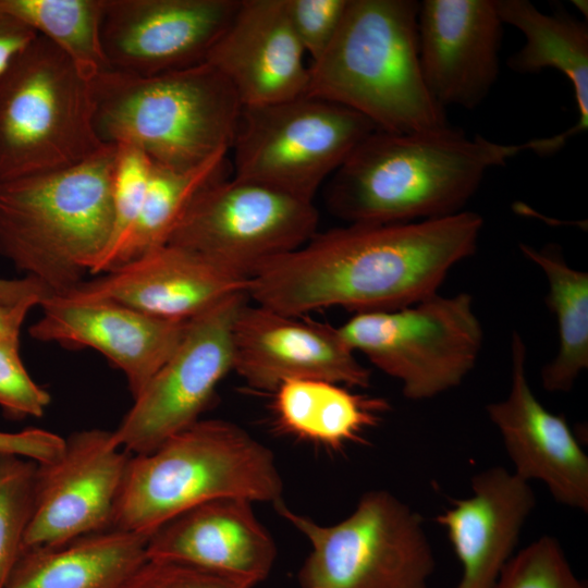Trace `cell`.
<instances>
[{"label":"cell","instance_id":"obj_34","mask_svg":"<svg viewBox=\"0 0 588 588\" xmlns=\"http://www.w3.org/2000/svg\"><path fill=\"white\" fill-rule=\"evenodd\" d=\"M122 588H253V586L188 564L147 559Z\"/></svg>","mask_w":588,"mask_h":588},{"label":"cell","instance_id":"obj_37","mask_svg":"<svg viewBox=\"0 0 588 588\" xmlns=\"http://www.w3.org/2000/svg\"><path fill=\"white\" fill-rule=\"evenodd\" d=\"M42 297H28L14 305L0 303V342H20V332L28 311L40 306Z\"/></svg>","mask_w":588,"mask_h":588},{"label":"cell","instance_id":"obj_16","mask_svg":"<svg viewBox=\"0 0 588 588\" xmlns=\"http://www.w3.org/2000/svg\"><path fill=\"white\" fill-rule=\"evenodd\" d=\"M503 23L494 0H424L417 16L421 73L433 99L473 110L500 74Z\"/></svg>","mask_w":588,"mask_h":588},{"label":"cell","instance_id":"obj_18","mask_svg":"<svg viewBox=\"0 0 588 588\" xmlns=\"http://www.w3.org/2000/svg\"><path fill=\"white\" fill-rule=\"evenodd\" d=\"M511 387L504 400L486 412L498 428L514 474L541 481L552 498L571 509L588 512V456L564 415L549 412L527 379V350L523 336H511Z\"/></svg>","mask_w":588,"mask_h":588},{"label":"cell","instance_id":"obj_22","mask_svg":"<svg viewBox=\"0 0 588 588\" xmlns=\"http://www.w3.org/2000/svg\"><path fill=\"white\" fill-rule=\"evenodd\" d=\"M470 487V497L452 500L436 520L462 565L454 588H493L514 555L536 495L529 482L501 466L474 475Z\"/></svg>","mask_w":588,"mask_h":588},{"label":"cell","instance_id":"obj_31","mask_svg":"<svg viewBox=\"0 0 588 588\" xmlns=\"http://www.w3.org/2000/svg\"><path fill=\"white\" fill-rule=\"evenodd\" d=\"M493 588H587L554 537L544 535L507 562Z\"/></svg>","mask_w":588,"mask_h":588},{"label":"cell","instance_id":"obj_27","mask_svg":"<svg viewBox=\"0 0 588 588\" xmlns=\"http://www.w3.org/2000/svg\"><path fill=\"white\" fill-rule=\"evenodd\" d=\"M229 152L220 150L189 169L152 162L140 211L111 269L166 245L198 194L212 182L231 175Z\"/></svg>","mask_w":588,"mask_h":588},{"label":"cell","instance_id":"obj_4","mask_svg":"<svg viewBox=\"0 0 588 588\" xmlns=\"http://www.w3.org/2000/svg\"><path fill=\"white\" fill-rule=\"evenodd\" d=\"M117 145L61 170L0 180V254L49 294L95 270L110 242Z\"/></svg>","mask_w":588,"mask_h":588},{"label":"cell","instance_id":"obj_13","mask_svg":"<svg viewBox=\"0 0 588 588\" xmlns=\"http://www.w3.org/2000/svg\"><path fill=\"white\" fill-rule=\"evenodd\" d=\"M131 455L112 431L86 429L64 439L54 460L37 463L23 551L111 529Z\"/></svg>","mask_w":588,"mask_h":588},{"label":"cell","instance_id":"obj_21","mask_svg":"<svg viewBox=\"0 0 588 588\" xmlns=\"http://www.w3.org/2000/svg\"><path fill=\"white\" fill-rule=\"evenodd\" d=\"M252 504L221 498L181 513L147 538V559L188 564L254 587L269 575L277 547Z\"/></svg>","mask_w":588,"mask_h":588},{"label":"cell","instance_id":"obj_6","mask_svg":"<svg viewBox=\"0 0 588 588\" xmlns=\"http://www.w3.org/2000/svg\"><path fill=\"white\" fill-rule=\"evenodd\" d=\"M90 84L103 144L133 146L174 169L196 167L232 146L243 105L208 62L147 76L108 70Z\"/></svg>","mask_w":588,"mask_h":588},{"label":"cell","instance_id":"obj_25","mask_svg":"<svg viewBox=\"0 0 588 588\" xmlns=\"http://www.w3.org/2000/svg\"><path fill=\"white\" fill-rule=\"evenodd\" d=\"M273 394L274 415L281 428L332 450L362 441L363 434L379 425L391 409L383 397L324 380H287Z\"/></svg>","mask_w":588,"mask_h":588},{"label":"cell","instance_id":"obj_29","mask_svg":"<svg viewBox=\"0 0 588 588\" xmlns=\"http://www.w3.org/2000/svg\"><path fill=\"white\" fill-rule=\"evenodd\" d=\"M36 468L32 460L0 455V588H4L23 553Z\"/></svg>","mask_w":588,"mask_h":588},{"label":"cell","instance_id":"obj_20","mask_svg":"<svg viewBox=\"0 0 588 588\" xmlns=\"http://www.w3.org/2000/svg\"><path fill=\"white\" fill-rule=\"evenodd\" d=\"M305 54L285 0H241L207 62L230 82L243 107H250L305 95Z\"/></svg>","mask_w":588,"mask_h":588},{"label":"cell","instance_id":"obj_10","mask_svg":"<svg viewBox=\"0 0 588 588\" xmlns=\"http://www.w3.org/2000/svg\"><path fill=\"white\" fill-rule=\"evenodd\" d=\"M344 342L399 380L412 401L458 387L474 369L483 330L468 293L434 294L414 305L354 314L336 327Z\"/></svg>","mask_w":588,"mask_h":588},{"label":"cell","instance_id":"obj_28","mask_svg":"<svg viewBox=\"0 0 588 588\" xmlns=\"http://www.w3.org/2000/svg\"><path fill=\"white\" fill-rule=\"evenodd\" d=\"M0 11L50 40L86 79L110 70L101 41L103 0H0Z\"/></svg>","mask_w":588,"mask_h":588},{"label":"cell","instance_id":"obj_36","mask_svg":"<svg viewBox=\"0 0 588 588\" xmlns=\"http://www.w3.org/2000/svg\"><path fill=\"white\" fill-rule=\"evenodd\" d=\"M36 36L26 24L0 11V73Z\"/></svg>","mask_w":588,"mask_h":588},{"label":"cell","instance_id":"obj_11","mask_svg":"<svg viewBox=\"0 0 588 588\" xmlns=\"http://www.w3.org/2000/svg\"><path fill=\"white\" fill-rule=\"evenodd\" d=\"M318 221L314 203L228 175L198 194L167 244L249 279L265 262L308 242Z\"/></svg>","mask_w":588,"mask_h":588},{"label":"cell","instance_id":"obj_2","mask_svg":"<svg viewBox=\"0 0 588 588\" xmlns=\"http://www.w3.org/2000/svg\"><path fill=\"white\" fill-rule=\"evenodd\" d=\"M542 139L501 144L452 126L432 132L373 131L330 176L326 203L348 223H403L464 210L486 173Z\"/></svg>","mask_w":588,"mask_h":588},{"label":"cell","instance_id":"obj_14","mask_svg":"<svg viewBox=\"0 0 588 588\" xmlns=\"http://www.w3.org/2000/svg\"><path fill=\"white\" fill-rule=\"evenodd\" d=\"M241 0H103L110 70L147 76L207 62Z\"/></svg>","mask_w":588,"mask_h":588},{"label":"cell","instance_id":"obj_19","mask_svg":"<svg viewBox=\"0 0 588 588\" xmlns=\"http://www.w3.org/2000/svg\"><path fill=\"white\" fill-rule=\"evenodd\" d=\"M247 285V278L207 257L166 244L58 295L112 301L155 317L189 320L246 293Z\"/></svg>","mask_w":588,"mask_h":588},{"label":"cell","instance_id":"obj_12","mask_svg":"<svg viewBox=\"0 0 588 588\" xmlns=\"http://www.w3.org/2000/svg\"><path fill=\"white\" fill-rule=\"evenodd\" d=\"M247 299L246 293L234 294L188 320L175 351L112 431L119 446L148 453L199 420L233 370L232 328Z\"/></svg>","mask_w":588,"mask_h":588},{"label":"cell","instance_id":"obj_35","mask_svg":"<svg viewBox=\"0 0 588 588\" xmlns=\"http://www.w3.org/2000/svg\"><path fill=\"white\" fill-rule=\"evenodd\" d=\"M63 445L64 438L44 429L0 431V455H15L36 463H47L60 455Z\"/></svg>","mask_w":588,"mask_h":588},{"label":"cell","instance_id":"obj_33","mask_svg":"<svg viewBox=\"0 0 588 588\" xmlns=\"http://www.w3.org/2000/svg\"><path fill=\"white\" fill-rule=\"evenodd\" d=\"M348 0H285L293 30L306 54L316 61L333 40Z\"/></svg>","mask_w":588,"mask_h":588},{"label":"cell","instance_id":"obj_9","mask_svg":"<svg viewBox=\"0 0 588 588\" xmlns=\"http://www.w3.org/2000/svg\"><path fill=\"white\" fill-rule=\"evenodd\" d=\"M373 131L362 114L306 94L243 107L230 148L232 176L313 203L322 183Z\"/></svg>","mask_w":588,"mask_h":588},{"label":"cell","instance_id":"obj_17","mask_svg":"<svg viewBox=\"0 0 588 588\" xmlns=\"http://www.w3.org/2000/svg\"><path fill=\"white\" fill-rule=\"evenodd\" d=\"M29 335L65 347H89L119 368L136 397L180 344L188 320L155 317L106 299L49 294Z\"/></svg>","mask_w":588,"mask_h":588},{"label":"cell","instance_id":"obj_26","mask_svg":"<svg viewBox=\"0 0 588 588\" xmlns=\"http://www.w3.org/2000/svg\"><path fill=\"white\" fill-rule=\"evenodd\" d=\"M523 255L539 267L548 283L546 305L558 324L559 348L541 369L548 392H568L588 368V273L571 267L555 244L541 248L520 243Z\"/></svg>","mask_w":588,"mask_h":588},{"label":"cell","instance_id":"obj_3","mask_svg":"<svg viewBox=\"0 0 588 588\" xmlns=\"http://www.w3.org/2000/svg\"><path fill=\"white\" fill-rule=\"evenodd\" d=\"M418 10L415 0H348L333 40L309 65L306 95L346 107L382 132L450 127L421 73Z\"/></svg>","mask_w":588,"mask_h":588},{"label":"cell","instance_id":"obj_32","mask_svg":"<svg viewBox=\"0 0 588 588\" xmlns=\"http://www.w3.org/2000/svg\"><path fill=\"white\" fill-rule=\"evenodd\" d=\"M50 394L28 375L20 356V342H0V407L16 418H39Z\"/></svg>","mask_w":588,"mask_h":588},{"label":"cell","instance_id":"obj_1","mask_svg":"<svg viewBox=\"0 0 588 588\" xmlns=\"http://www.w3.org/2000/svg\"><path fill=\"white\" fill-rule=\"evenodd\" d=\"M482 228L479 213L463 210L317 232L261 265L246 294L256 305L293 317L330 307L355 314L407 307L438 294L451 269L476 252Z\"/></svg>","mask_w":588,"mask_h":588},{"label":"cell","instance_id":"obj_38","mask_svg":"<svg viewBox=\"0 0 588 588\" xmlns=\"http://www.w3.org/2000/svg\"><path fill=\"white\" fill-rule=\"evenodd\" d=\"M48 291L35 279L23 277L22 279L0 278V303L14 305L28 297L48 296Z\"/></svg>","mask_w":588,"mask_h":588},{"label":"cell","instance_id":"obj_5","mask_svg":"<svg viewBox=\"0 0 588 588\" xmlns=\"http://www.w3.org/2000/svg\"><path fill=\"white\" fill-rule=\"evenodd\" d=\"M272 452L237 425L198 420L155 450L131 455L112 528L148 538L201 503L221 498L281 500Z\"/></svg>","mask_w":588,"mask_h":588},{"label":"cell","instance_id":"obj_7","mask_svg":"<svg viewBox=\"0 0 588 588\" xmlns=\"http://www.w3.org/2000/svg\"><path fill=\"white\" fill-rule=\"evenodd\" d=\"M91 81L37 35L0 73V180L78 164L102 149Z\"/></svg>","mask_w":588,"mask_h":588},{"label":"cell","instance_id":"obj_15","mask_svg":"<svg viewBox=\"0 0 588 588\" xmlns=\"http://www.w3.org/2000/svg\"><path fill=\"white\" fill-rule=\"evenodd\" d=\"M232 356V371L259 392L273 393L284 381L298 379L360 389L370 384V370L358 362L336 327L247 302L234 319Z\"/></svg>","mask_w":588,"mask_h":588},{"label":"cell","instance_id":"obj_30","mask_svg":"<svg viewBox=\"0 0 588 588\" xmlns=\"http://www.w3.org/2000/svg\"><path fill=\"white\" fill-rule=\"evenodd\" d=\"M151 167L152 161L139 149L130 145H117L111 189L112 232L107 250L93 275L105 273L112 268L140 211Z\"/></svg>","mask_w":588,"mask_h":588},{"label":"cell","instance_id":"obj_23","mask_svg":"<svg viewBox=\"0 0 588 588\" xmlns=\"http://www.w3.org/2000/svg\"><path fill=\"white\" fill-rule=\"evenodd\" d=\"M147 538L111 528L24 550L4 588H122L147 560Z\"/></svg>","mask_w":588,"mask_h":588},{"label":"cell","instance_id":"obj_8","mask_svg":"<svg viewBox=\"0 0 588 588\" xmlns=\"http://www.w3.org/2000/svg\"><path fill=\"white\" fill-rule=\"evenodd\" d=\"M274 507L310 543L301 588H428L436 559L424 519L390 491L364 493L346 518L330 526L282 500Z\"/></svg>","mask_w":588,"mask_h":588},{"label":"cell","instance_id":"obj_24","mask_svg":"<svg viewBox=\"0 0 588 588\" xmlns=\"http://www.w3.org/2000/svg\"><path fill=\"white\" fill-rule=\"evenodd\" d=\"M503 24L518 29L523 47L512 54L509 68L520 74L554 69L572 84L578 121L561 133L564 139L588 126V24L565 12L543 13L527 0H494Z\"/></svg>","mask_w":588,"mask_h":588}]
</instances>
